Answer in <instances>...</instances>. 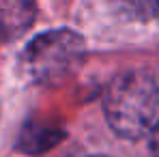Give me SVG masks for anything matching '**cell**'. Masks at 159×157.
I'll list each match as a JSON object with an SVG mask.
<instances>
[{
  "label": "cell",
  "mask_w": 159,
  "mask_h": 157,
  "mask_svg": "<svg viewBox=\"0 0 159 157\" xmlns=\"http://www.w3.org/2000/svg\"><path fill=\"white\" fill-rule=\"evenodd\" d=\"M151 151H153L155 157H159V121H157V125L151 129Z\"/></svg>",
  "instance_id": "5b68a950"
},
{
  "label": "cell",
  "mask_w": 159,
  "mask_h": 157,
  "mask_svg": "<svg viewBox=\"0 0 159 157\" xmlns=\"http://www.w3.org/2000/svg\"><path fill=\"white\" fill-rule=\"evenodd\" d=\"M157 17H159V11H157Z\"/></svg>",
  "instance_id": "8992f818"
},
{
  "label": "cell",
  "mask_w": 159,
  "mask_h": 157,
  "mask_svg": "<svg viewBox=\"0 0 159 157\" xmlns=\"http://www.w3.org/2000/svg\"><path fill=\"white\" fill-rule=\"evenodd\" d=\"M95 157H101V155H95Z\"/></svg>",
  "instance_id": "52a82bcc"
},
{
  "label": "cell",
  "mask_w": 159,
  "mask_h": 157,
  "mask_svg": "<svg viewBox=\"0 0 159 157\" xmlns=\"http://www.w3.org/2000/svg\"><path fill=\"white\" fill-rule=\"evenodd\" d=\"M84 39L73 30H50L34 37L20 58L28 80L37 84H58L71 78L84 60Z\"/></svg>",
  "instance_id": "7a4b0ae2"
},
{
  "label": "cell",
  "mask_w": 159,
  "mask_h": 157,
  "mask_svg": "<svg viewBox=\"0 0 159 157\" xmlns=\"http://www.w3.org/2000/svg\"><path fill=\"white\" fill-rule=\"evenodd\" d=\"M103 112L118 136L142 138L159 121V84L144 71L116 76L106 88Z\"/></svg>",
  "instance_id": "6da1fadb"
},
{
  "label": "cell",
  "mask_w": 159,
  "mask_h": 157,
  "mask_svg": "<svg viewBox=\"0 0 159 157\" xmlns=\"http://www.w3.org/2000/svg\"><path fill=\"white\" fill-rule=\"evenodd\" d=\"M37 0H0V41H13L34 24Z\"/></svg>",
  "instance_id": "3957f363"
},
{
  "label": "cell",
  "mask_w": 159,
  "mask_h": 157,
  "mask_svg": "<svg viewBox=\"0 0 159 157\" xmlns=\"http://www.w3.org/2000/svg\"><path fill=\"white\" fill-rule=\"evenodd\" d=\"M112 4L129 20H151L159 11V0H112Z\"/></svg>",
  "instance_id": "277c9868"
}]
</instances>
